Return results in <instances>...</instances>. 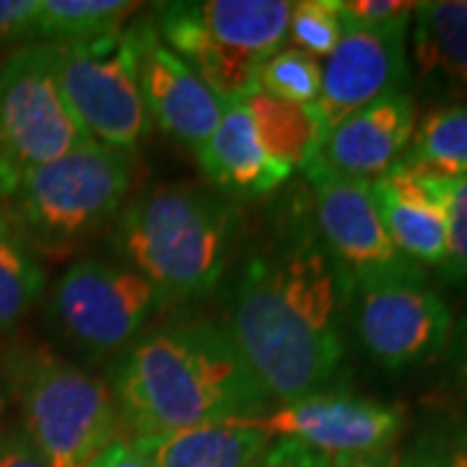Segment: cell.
Returning a JSON list of instances; mask_svg holds the SVG:
<instances>
[{"mask_svg": "<svg viewBox=\"0 0 467 467\" xmlns=\"http://www.w3.org/2000/svg\"><path fill=\"white\" fill-rule=\"evenodd\" d=\"M353 291L304 205L244 254L226 294L223 327L270 402H294L333 382Z\"/></svg>", "mask_w": 467, "mask_h": 467, "instance_id": "obj_1", "label": "cell"}, {"mask_svg": "<svg viewBox=\"0 0 467 467\" xmlns=\"http://www.w3.org/2000/svg\"><path fill=\"white\" fill-rule=\"evenodd\" d=\"M109 382L119 423L135 436L257 418L270 405L232 335L211 319L140 335L117 358Z\"/></svg>", "mask_w": 467, "mask_h": 467, "instance_id": "obj_2", "label": "cell"}, {"mask_svg": "<svg viewBox=\"0 0 467 467\" xmlns=\"http://www.w3.org/2000/svg\"><path fill=\"white\" fill-rule=\"evenodd\" d=\"M239 211L223 192L161 184L117 218L115 247L125 265L164 291L169 301L211 291L232 257Z\"/></svg>", "mask_w": 467, "mask_h": 467, "instance_id": "obj_3", "label": "cell"}, {"mask_svg": "<svg viewBox=\"0 0 467 467\" xmlns=\"http://www.w3.org/2000/svg\"><path fill=\"white\" fill-rule=\"evenodd\" d=\"M3 389L21 429L50 467H86L117 441L112 392L86 368L42 346H18L3 358Z\"/></svg>", "mask_w": 467, "mask_h": 467, "instance_id": "obj_4", "label": "cell"}, {"mask_svg": "<svg viewBox=\"0 0 467 467\" xmlns=\"http://www.w3.org/2000/svg\"><path fill=\"white\" fill-rule=\"evenodd\" d=\"M130 180V153L88 140L32 169L0 205L34 254H66L117 216Z\"/></svg>", "mask_w": 467, "mask_h": 467, "instance_id": "obj_5", "label": "cell"}, {"mask_svg": "<svg viewBox=\"0 0 467 467\" xmlns=\"http://www.w3.org/2000/svg\"><path fill=\"white\" fill-rule=\"evenodd\" d=\"M88 140L57 84L50 42L8 52L0 63V201L32 169Z\"/></svg>", "mask_w": 467, "mask_h": 467, "instance_id": "obj_6", "label": "cell"}, {"mask_svg": "<svg viewBox=\"0 0 467 467\" xmlns=\"http://www.w3.org/2000/svg\"><path fill=\"white\" fill-rule=\"evenodd\" d=\"M50 45L57 84L88 138L130 153L150 125L138 81L133 24L112 34Z\"/></svg>", "mask_w": 467, "mask_h": 467, "instance_id": "obj_7", "label": "cell"}, {"mask_svg": "<svg viewBox=\"0 0 467 467\" xmlns=\"http://www.w3.org/2000/svg\"><path fill=\"white\" fill-rule=\"evenodd\" d=\"M171 301L128 265L78 260L50 291V325L88 361L133 343L143 325Z\"/></svg>", "mask_w": 467, "mask_h": 467, "instance_id": "obj_8", "label": "cell"}, {"mask_svg": "<svg viewBox=\"0 0 467 467\" xmlns=\"http://www.w3.org/2000/svg\"><path fill=\"white\" fill-rule=\"evenodd\" d=\"M356 333L387 371L420 367L447 350L451 312L423 270L356 285Z\"/></svg>", "mask_w": 467, "mask_h": 467, "instance_id": "obj_9", "label": "cell"}, {"mask_svg": "<svg viewBox=\"0 0 467 467\" xmlns=\"http://www.w3.org/2000/svg\"><path fill=\"white\" fill-rule=\"evenodd\" d=\"M301 171L309 184L315 232L330 257L346 270L353 288L420 270L392 244L371 182L340 177L317 159Z\"/></svg>", "mask_w": 467, "mask_h": 467, "instance_id": "obj_10", "label": "cell"}, {"mask_svg": "<svg viewBox=\"0 0 467 467\" xmlns=\"http://www.w3.org/2000/svg\"><path fill=\"white\" fill-rule=\"evenodd\" d=\"M250 420L273 439H296L327 457H337L395 447L405 416L398 405L361 395L315 392L294 402H284Z\"/></svg>", "mask_w": 467, "mask_h": 467, "instance_id": "obj_11", "label": "cell"}, {"mask_svg": "<svg viewBox=\"0 0 467 467\" xmlns=\"http://www.w3.org/2000/svg\"><path fill=\"white\" fill-rule=\"evenodd\" d=\"M408 24L410 21L371 29L343 21V36L322 66L317 109L327 133L356 109L387 94H398L408 84Z\"/></svg>", "mask_w": 467, "mask_h": 467, "instance_id": "obj_12", "label": "cell"}, {"mask_svg": "<svg viewBox=\"0 0 467 467\" xmlns=\"http://www.w3.org/2000/svg\"><path fill=\"white\" fill-rule=\"evenodd\" d=\"M133 29L146 112L164 133L198 153L216 130L223 104L201 76L159 39L150 18L135 21Z\"/></svg>", "mask_w": 467, "mask_h": 467, "instance_id": "obj_13", "label": "cell"}, {"mask_svg": "<svg viewBox=\"0 0 467 467\" xmlns=\"http://www.w3.org/2000/svg\"><path fill=\"white\" fill-rule=\"evenodd\" d=\"M451 182L405 161L371 182L384 229L413 265L441 267L447 257Z\"/></svg>", "mask_w": 467, "mask_h": 467, "instance_id": "obj_14", "label": "cell"}, {"mask_svg": "<svg viewBox=\"0 0 467 467\" xmlns=\"http://www.w3.org/2000/svg\"><path fill=\"white\" fill-rule=\"evenodd\" d=\"M416 125V99L405 91L387 94L330 128L315 159L340 177L377 182L400 164Z\"/></svg>", "mask_w": 467, "mask_h": 467, "instance_id": "obj_15", "label": "cell"}, {"mask_svg": "<svg viewBox=\"0 0 467 467\" xmlns=\"http://www.w3.org/2000/svg\"><path fill=\"white\" fill-rule=\"evenodd\" d=\"M195 156L205 177L226 198H260L275 192L294 174L267 153L244 101L223 107L216 130Z\"/></svg>", "mask_w": 467, "mask_h": 467, "instance_id": "obj_16", "label": "cell"}, {"mask_svg": "<svg viewBox=\"0 0 467 467\" xmlns=\"http://www.w3.org/2000/svg\"><path fill=\"white\" fill-rule=\"evenodd\" d=\"M270 441L250 418L133 439L150 467H260Z\"/></svg>", "mask_w": 467, "mask_h": 467, "instance_id": "obj_17", "label": "cell"}, {"mask_svg": "<svg viewBox=\"0 0 467 467\" xmlns=\"http://www.w3.org/2000/svg\"><path fill=\"white\" fill-rule=\"evenodd\" d=\"M201 34L223 50L265 63L285 47L294 3L285 0H205L190 3Z\"/></svg>", "mask_w": 467, "mask_h": 467, "instance_id": "obj_18", "label": "cell"}, {"mask_svg": "<svg viewBox=\"0 0 467 467\" xmlns=\"http://www.w3.org/2000/svg\"><path fill=\"white\" fill-rule=\"evenodd\" d=\"M413 18V55L420 78H439L454 94H467V0L416 3Z\"/></svg>", "mask_w": 467, "mask_h": 467, "instance_id": "obj_19", "label": "cell"}, {"mask_svg": "<svg viewBox=\"0 0 467 467\" xmlns=\"http://www.w3.org/2000/svg\"><path fill=\"white\" fill-rule=\"evenodd\" d=\"M265 150L291 169H304L322 149L327 125L317 104H294L254 91L244 99Z\"/></svg>", "mask_w": 467, "mask_h": 467, "instance_id": "obj_20", "label": "cell"}, {"mask_svg": "<svg viewBox=\"0 0 467 467\" xmlns=\"http://www.w3.org/2000/svg\"><path fill=\"white\" fill-rule=\"evenodd\" d=\"M405 164L423 169L441 180L467 174V104L436 107L416 125Z\"/></svg>", "mask_w": 467, "mask_h": 467, "instance_id": "obj_21", "label": "cell"}, {"mask_svg": "<svg viewBox=\"0 0 467 467\" xmlns=\"http://www.w3.org/2000/svg\"><path fill=\"white\" fill-rule=\"evenodd\" d=\"M47 275L0 205V333L11 330L42 299Z\"/></svg>", "mask_w": 467, "mask_h": 467, "instance_id": "obj_22", "label": "cell"}, {"mask_svg": "<svg viewBox=\"0 0 467 467\" xmlns=\"http://www.w3.org/2000/svg\"><path fill=\"white\" fill-rule=\"evenodd\" d=\"M138 3L128 0H39L34 26L36 42H73L125 26Z\"/></svg>", "mask_w": 467, "mask_h": 467, "instance_id": "obj_23", "label": "cell"}, {"mask_svg": "<svg viewBox=\"0 0 467 467\" xmlns=\"http://www.w3.org/2000/svg\"><path fill=\"white\" fill-rule=\"evenodd\" d=\"M322 88V66L296 47H281L267 57L260 76L257 91L273 99L294 101V104H317Z\"/></svg>", "mask_w": 467, "mask_h": 467, "instance_id": "obj_24", "label": "cell"}, {"mask_svg": "<svg viewBox=\"0 0 467 467\" xmlns=\"http://www.w3.org/2000/svg\"><path fill=\"white\" fill-rule=\"evenodd\" d=\"M343 36L340 0H299L288 18V39L315 60L330 57Z\"/></svg>", "mask_w": 467, "mask_h": 467, "instance_id": "obj_25", "label": "cell"}, {"mask_svg": "<svg viewBox=\"0 0 467 467\" xmlns=\"http://www.w3.org/2000/svg\"><path fill=\"white\" fill-rule=\"evenodd\" d=\"M439 273L451 285L467 284V174L451 182L447 257Z\"/></svg>", "mask_w": 467, "mask_h": 467, "instance_id": "obj_26", "label": "cell"}, {"mask_svg": "<svg viewBox=\"0 0 467 467\" xmlns=\"http://www.w3.org/2000/svg\"><path fill=\"white\" fill-rule=\"evenodd\" d=\"M416 3H402V0H340V18L346 24L356 26H389L413 18Z\"/></svg>", "mask_w": 467, "mask_h": 467, "instance_id": "obj_27", "label": "cell"}, {"mask_svg": "<svg viewBox=\"0 0 467 467\" xmlns=\"http://www.w3.org/2000/svg\"><path fill=\"white\" fill-rule=\"evenodd\" d=\"M39 0H0V47L34 45Z\"/></svg>", "mask_w": 467, "mask_h": 467, "instance_id": "obj_28", "label": "cell"}, {"mask_svg": "<svg viewBox=\"0 0 467 467\" xmlns=\"http://www.w3.org/2000/svg\"><path fill=\"white\" fill-rule=\"evenodd\" d=\"M260 467H330V457L301 444L296 439L275 436Z\"/></svg>", "mask_w": 467, "mask_h": 467, "instance_id": "obj_29", "label": "cell"}, {"mask_svg": "<svg viewBox=\"0 0 467 467\" xmlns=\"http://www.w3.org/2000/svg\"><path fill=\"white\" fill-rule=\"evenodd\" d=\"M0 467H50L24 429L0 431Z\"/></svg>", "mask_w": 467, "mask_h": 467, "instance_id": "obj_30", "label": "cell"}, {"mask_svg": "<svg viewBox=\"0 0 467 467\" xmlns=\"http://www.w3.org/2000/svg\"><path fill=\"white\" fill-rule=\"evenodd\" d=\"M447 368L457 392L467 398V312L457 325H451L450 343H447Z\"/></svg>", "mask_w": 467, "mask_h": 467, "instance_id": "obj_31", "label": "cell"}, {"mask_svg": "<svg viewBox=\"0 0 467 467\" xmlns=\"http://www.w3.org/2000/svg\"><path fill=\"white\" fill-rule=\"evenodd\" d=\"M86 467H150V462L140 451L135 450L133 441L117 439V441H112L97 460H91Z\"/></svg>", "mask_w": 467, "mask_h": 467, "instance_id": "obj_32", "label": "cell"}, {"mask_svg": "<svg viewBox=\"0 0 467 467\" xmlns=\"http://www.w3.org/2000/svg\"><path fill=\"white\" fill-rule=\"evenodd\" d=\"M400 467H451L450 447L444 441H418L408 454H402Z\"/></svg>", "mask_w": 467, "mask_h": 467, "instance_id": "obj_33", "label": "cell"}, {"mask_svg": "<svg viewBox=\"0 0 467 467\" xmlns=\"http://www.w3.org/2000/svg\"><path fill=\"white\" fill-rule=\"evenodd\" d=\"M402 451L398 447L364 454H337L330 457V467H400Z\"/></svg>", "mask_w": 467, "mask_h": 467, "instance_id": "obj_34", "label": "cell"}, {"mask_svg": "<svg viewBox=\"0 0 467 467\" xmlns=\"http://www.w3.org/2000/svg\"><path fill=\"white\" fill-rule=\"evenodd\" d=\"M451 467H467V436L457 439L450 447Z\"/></svg>", "mask_w": 467, "mask_h": 467, "instance_id": "obj_35", "label": "cell"}, {"mask_svg": "<svg viewBox=\"0 0 467 467\" xmlns=\"http://www.w3.org/2000/svg\"><path fill=\"white\" fill-rule=\"evenodd\" d=\"M3 405H5V389H3V384H0V416H3Z\"/></svg>", "mask_w": 467, "mask_h": 467, "instance_id": "obj_36", "label": "cell"}]
</instances>
